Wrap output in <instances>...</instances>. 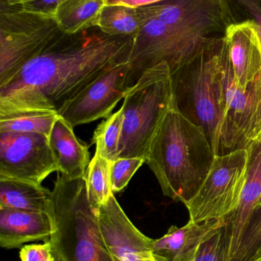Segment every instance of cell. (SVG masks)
I'll return each instance as SVG.
<instances>
[{
	"instance_id": "6da1fadb",
	"label": "cell",
	"mask_w": 261,
	"mask_h": 261,
	"mask_svg": "<svg viewBox=\"0 0 261 261\" xmlns=\"http://www.w3.org/2000/svg\"><path fill=\"white\" fill-rule=\"evenodd\" d=\"M134 38L110 36L98 28L62 33L0 86V115L58 110L116 64L128 62Z\"/></svg>"
},
{
	"instance_id": "7a4b0ae2",
	"label": "cell",
	"mask_w": 261,
	"mask_h": 261,
	"mask_svg": "<svg viewBox=\"0 0 261 261\" xmlns=\"http://www.w3.org/2000/svg\"><path fill=\"white\" fill-rule=\"evenodd\" d=\"M216 153L203 129L182 116L172 103L149 147L146 164L162 193L186 204L199 191Z\"/></svg>"
},
{
	"instance_id": "3957f363",
	"label": "cell",
	"mask_w": 261,
	"mask_h": 261,
	"mask_svg": "<svg viewBox=\"0 0 261 261\" xmlns=\"http://www.w3.org/2000/svg\"><path fill=\"white\" fill-rule=\"evenodd\" d=\"M49 214L53 227L49 243L55 261H115L89 201L85 177L58 175Z\"/></svg>"
},
{
	"instance_id": "277c9868",
	"label": "cell",
	"mask_w": 261,
	"mask_h": 261,
	"mask_svg": "<svg viewBox=\"0 0 261 261\" xmlns=\"http://www.w3.org/2000/svg\"><path fill=\"white\" fill-rule=\"evenodd\" d=\"M223 37L186 65L171 73L173 104L203 129L216 156L223 155L222 46Z\"/></svg>"
},
{
	"instance_id": "5b68a950",
	"label": "cell",
	"mask_w": 261,
	"mask_h": 261,
	"mask_svg": "<svg viewBox=\"0 0 261 261\" xmlns=\"http://www.w3.org/2000/svg\"><path fill=\"white\" fill-rule=\"evenodd\" d=\"M173 103L171 70L162 62L144 71L126 92L117 158L147 160L152 140Z\"/></svg>"
},
{
	"instance_id": "8992f818",
	"label": "cell",
	"mask_w": 261,
	"mask_h": 261,
	"mask_svg": "<svg viewBox=\"0 0 261 261\" xmlns=\"http://www.w3.org/2000/svg\"><path fill=\"white\" fill-rule=\"evenodd\" d=\"M138 10L142 25L129 59V87L137 82L144 71L162 62H167L171 73H174L219 38L180 30L148 15L141 8Z\"/></svg>"
},
{
	"instance_id": "52a82bcc",
	"label": "cell",
	"mask_w": 261,
	"mask_h": 261,
	"mask_svg": "<svg viewBox=\"0 0 261 261\" xmlns=\"http://www.w3.org/2000/svg\"><path fill=\"white\" fill-rule=\"evenodd\" d=\"M62 33L53 17L0 0V86Z\"/></svg>"
},
{
	"instance_id": "ba28073f",
	"label": "cell",
	"mask_w": 261,
	"mask_h": 261,
	"mask_svg": "<svg viewBox=\"0 0 261 261\" xmlns=\"http://www.w3.org/2000/svg\"><path fill=\"white\" fill-rule=\"evenodd\" d=\"M223 155L248 149L261 133V73L246 87L236 84L223 37L222 46Z\"/></svg>"
},
{
	"instance_id": "9c48e42d",
	"label": "cell",
	"mask_w": 261,
	"mask_h": 261,
	"mask_svg": "<svg viewBox=\"0 0 261 261\" xmlns=\"http://www.w3.org/2000/svg\"><path fill=\"white\" fill-rule=\"evenodd\" d=\"M248 149L216 156L205 181L185 204L189 222L225 219L239 205L248 171Z\"/></svg>"
},
{
	"instance_id": "30bf717a",
	"label": "cell",
	"mask_w": 261,
	"mask_h": 261,
	"mask_svg": "<svg viewBox=\"0 0 261 261\" xmlns=\"http://www.w3.org/2000/svg\"><path fill=\"white\" fill-rule=\"evenodd\" d=\"M58 164L49 137L40 134L0 133V177L41 184Z\"/></svg>"
},
{
	"instance_id": "8fae6325",
	"label": "cell",
	"mask_w": 261,
	"mask_h": 261,
	"mask_svg": "<svg viewBox=\"0 0 261 261\" xmlns=\"http://www.w3.org/2000/svg\"><path fill=\"white\" fill-rule=\"evenodd\" d=\"M128 62L116 64L106 70L67 101L58 110V116L73 128L108 117L130 88Z\"/></svg>"
},
{
	"instance_id": "7c38bea8",
	"label": "cell",
	"mask_w": 261,
	"mask_h": 261,
	"mask_svg": "<svg viewBox=\"0 0 261 261\" xmlns=\"http://www.w3.org/2000/svg\"><path fill=\"white\" fill-rule=\"evenodd\" d=\"M140 8L168 25L202 36L225 32L231 24L226 0H163Z\"/></svg>"
},
{
	"instance_id": "4fadbf2b",
	"label": "cell",
	"mask_w": 261,
	"mask_h": 261,
	"mask_svg": "<svg viewBox=\"0 0 261 261\" xmlns=\"http://www.w3.org/2000/svg\"><path fill=\"white\" fill-rule=\"evenodd\" d=\"M97 213L106 245L115 261H161L153 252L154 239L132 223L114 195Z\"/></svg>"
},
{
	"instance_id": "5bb4252c",
	"label": "cell",
	"mask_w": 261,
	"mask_h": 261,
	"mask_svg": "<svg viewBox=\"0 0 261 261\" xmlns=\"http://www.w3.org/2000/svg\"><path fill=\"white\" fill-rule=\"evenodd\" d=\"M234 81L245 88L261 73V41L251 19L232 23L224 35Z\"/></svg>"
},
{
	"instance_id": "9a60e30c",
	"label": "cell",
	"mask_w": 261,
	"mask_h": 261,
	"mask_svg": "<svg viewBox=\"0 0 261 261\" xmlns=\"http://www.w3.org/2000/svg\"><path fill=\"white\" fill-rule=\"evenodd\" d=\"M226 225V219L170 227L165 236L154 239L153 252L161 261H195L202 245Z\"/></svg>"
},
{
	"instance_id": "2e32d148",
	"label": "cell",
	"mask_w": 261,
	"mask_h": 261,
	"mask_svg": "<svg viewBox=\"0 0 261 261\" xmlns=\"http://www.w3.org/2000/svg\"><path fill=\"white\" fill-rule=\"evenodd\" d=\"M248 150V171L240 202L235 210L225 218L228 231V261H232L237 254L261 196V143L254 141Z\"/></svg>"
},
{
	"instance_id": "e0dca14e",
	"label": "cell",
	"mask_w": 261,
	"mask_h": 261,
	"mask_svg": "<svg viewBox=\"0 0 261 261\" xmlns=\"http://www.w3.org/2000/svg\"><path fill=\"white\" fill-rule=\"evenodd\" d=\"M52 231L49 213L0 207V246L5 249L18 248L29 242H49Z\"/></svg>"
},
{
	"instance_id": "ac0fdd59",
	"label": "cell",
	"mask_w": 261,
	"mask_h": 261,
	"mask_svg": "<svg viewBox=\"0 0 261 261\" xmlns=\"http://www.w3.org/2000/svg\"><path fill=\"white\" fill-rule=\"evenodd\" d=\"M58 172L67 177H86L90 164L88 146L77 138L74 128L58 116L49 136Z\"/></svg>"
},
{
	"instance_id": "d6986e66",
	"label": "cell",
	"mask_w": 261,
	"mask_h": 261,
	"mask_svg": "<svg viewBox=\"0 0 261 261\" xmlns=\"http://www.w3.org/2000/svg\"><path fill=\"white\" fill-rule=\"evenodd\" d=\"M52 191L35 182L0 177V207L50 213Z\"/></svg>"
},
{
	"instance_id": "ffe728a7",
	"label": "cell",
	"mask_w": 261,
	"mask_h": 261,
	"mask_svg": "<svg viewBox=\"0 0 261 261\" xmlns=\"http://www.w3.org/2000/svg\"><path fill=\"white\" fill-rule=\"evenodd\" d=\"M104 0H64L55 14L61 32L67 35L98 28Z\"/></svg>"
},
{
	"instance_id": "44dd1931",
	"label": "cell",
	"mask_w": 261,
	"mask_h": 261,
	"mask_svg": "<svg viewBox=\"0 0 261 261\" xmlns=\"http://www.w3.org/2000/svg\"><path fill=\"white\" fill-rule=\"evenodd\" d=\"M58 116L57 112L52 110H29L0 115V133L40 134L49 137Z\"/></svg>"
},
{
	"instance_id": "7402d4cb",
	"label": "cell",
	"mask_w": 261,
	"mask_h": 261,
	"mask_svg": "<svg viewBox=\"0 0 261 261\" xmlns=\"http://www.w3.org/2000/svg\"><path fill=\"white\" fill-rule=\"evenodd\" d=\"M141 22L138 8L125 6H107L101 12L98 28L110 36H137L140 31Z\"/></svg>"
},
{
	"instance_id": "603a6c76",
	"label": "cell",
	"mask_w": 261,
	"mask_h": 261,
	"mask_svg": "<svg viewBox=\"0 0 261 261\" xmlns=\"http://www.w3.org/2000/svg\"><path fill=\"white\" fill-rule=\"evenodd\" d=\"M111 161L95 153L86 174L87 195L95 211L113 196L111 184Z\"/></svg>"
},
{
	"instance_id": "cb8c5ba5",
	"label": "cell",
	"mask_w": 261,
	"mask_h": 261,
	"mask_svg": "<svg viewBox=\"0 0 261 261\" xmlns=\"http://www.w3.org/2000/svg\"><path fill=\"white\" fill-rule=\"evenodd\" d=\"M124 111L121 108L103 121L93 133V144L100 156L110 161L117 159L120 144L122 136Z\"/></svg>"
},
{
	"instance_id": "d4e9b609",
	"label": "cell",
	"mask_w": 261,
	"mask_h": 261,
	"mask_svg": "<svg viewBox=\"0 0 261 261\" xmlns=\"http://www.w3.org/2000/svg\"><path fill=\"white\" fill-rule=\"evenodd\" d=\"M261 251V207H257L232 261H248Z\"/></svg>"
},
{
	"instance_id": "484cf974",
	"label": "cell",
	"mask_w": 261,
	"mask_h": 261,
	"mask_svg": "<svg viewBox=\"0 0 261 261\" xmlns=\"http://www.w3.org/2000/svg\"><path fill=\"white\" fill-rule=\"evenodd\" d=\"M144 163L146 160L143 158H117L111 161L110 172L113 193L124 190Z\"/></svg>"
},
{
	"instance_id": "4316f807",
	"label": "cell",
	"mask_w": 261,
	"mask_h": 261,
	"mask_svg": "<svg viewBox=\"0 0 261 261\" xmlns=\"http://www.w3.org/2000/svg\"><path fill=\"white\" fill-rule=\"evenodd\" d=\"M195 261H228V231L226 225L205 242Z\"/></svg>"
},
{
	"instance_id": "83f0119b",
	"label": "cell",
	"mask_w": 261,
	"mask_h": 261,
	"mask_svg": "<svg viewBox=\"0 0 261 261\" xmlns=\"http://www.w3.org/2000/svg\"><path fill=\"white\" fill-rule=\"evenodd\" d=\"M12 4L18 5L21 9L32 13L55 17L58 6L64 0H7Z\"/></svg>"
},
{
	"instance_id": "f1b7e54d",
	"label": "cell",
	"mask_w": 261,
	"mask_h": 261,
	"mask_svg": "<svg viewBox=\"0 0 261 261\" xmlns=\"http://www.w3.org/2000/svg\"><path fill=\"white\" fill-rule=\"evenodd\" d=\"M21 261H55L49 242L24 245L20 250Z\"/></svg>"
},
{
	"instance_id": "f546056e",
	"label": "cell",
	"mask_w": 261,
	"mask_h": 261,
	"mask_svg": "<svg viewBox=\"0 0 261 261\" xmlns=\"http://www.w3.org/2000/svg\"><path fill=\"white\" fill-rule=\"evenodd\" d=\"M245 12L251 17L257 27V32L261 41V6L257 0H235Z\"/></svg>"
},
{
	"instance_id": "4dcf8cb0",
	"label": "cell",
	"mask_w": 261,
	"mask_h": 261,
	"mask_svg": "<svg viewBox=\"0 0 261 261\" xmlns=\"http://www.w3.org/2000/svg\"><path fill=\"white\" fill-rule=\"evenodd\" d=\"M106 5L112 6H125L129 7L140 8L159 3L163 0H104Z\"/></svg>"
},
{
	"instance_id": "1f68e13d",
	"label": "cell",
	"mask_w": 261,
	"mask_h": 261,
	"mask_svg": "<svg viewBox=\"0 0 261 261\" xmlns=\"http://www.w3.org/2000/svg\"><path fill=\"white\" fill-rule=\"evenodd\" d=\"M248 261H261V251H257Z\"/></svg>"
},
{
	"instance_id": "d6a6232c",
	"label": "cell",
	"mask_w": 261,
	"mask_h": 261,
	"mask_svg": "<svg viewBox=\"0 0 261 261\" xmlns=\"http://www.w3.org/2000/svg\"><path fill=\"white\" fill-rule=\"evenodd\" d=\"M257 207H261V196L260 199L258 200V202H257V206H256V208H257Z\"/></svg>"
},
{
	"instance_id": "836d02e7",
	"label": "cell",
	"mask_w": 261,
	"mask_h": 261,
	"mask_svg": "<svg viewBox=\"0 0 261 261\" xmlns=\"http://www.w3.org/2000/svg\"><path fill=\"white\" fill-rule=\"evenodd\" d=\"M255 141H259V142L261 143V133L260 134V135H259L258 138H257V140H256Z\"/></svg>"
}]
</instances>
